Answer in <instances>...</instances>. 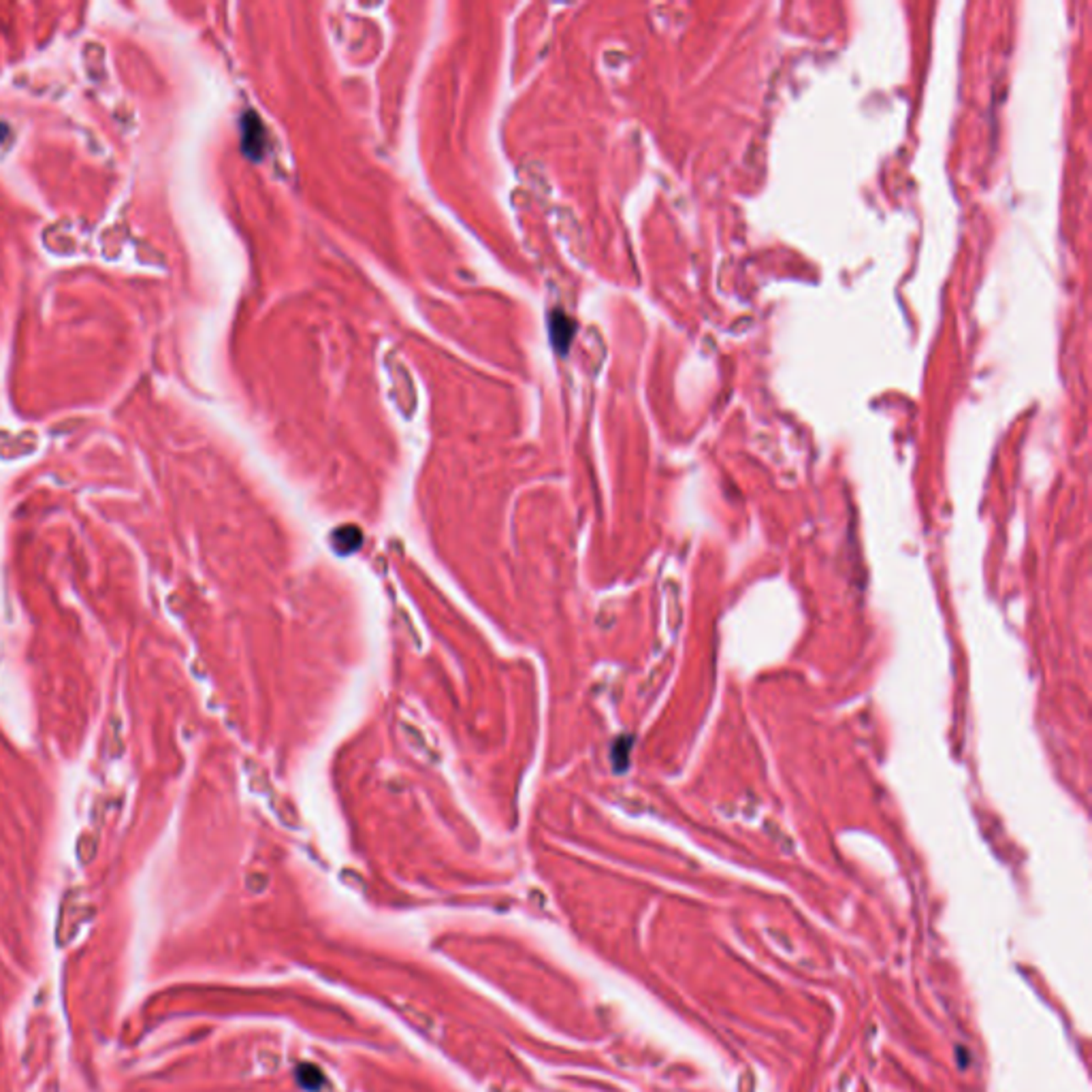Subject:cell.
I'll use <instances>...</instances> for the list:
<instances>
[{"label": "cell", "mask_w": 1092, "mask_h": 1092, "mask_svg": "<svg viewBox=\"0 0 1092 1092\" xmlns=\"http://www.w3.org/2000/svg\"><path fill=\"white\" fill-rule=\"evenodd\" d=\"M267 133L261 118L254 112L244 113L241 118V150L250 160H261L265 154Z\"/></svg>", "instance_id": "cell-1"}, {"label": "cell", "mask_w": 1092, "mask_h": 1092, "mask_svg": "<svg viewBox=\"0 0 1092 1092\" xmlns=\"http://www.w3.org/2000/svg\"><path fill=\"white\" fill-rule=\"evenodd\" d=\"M574 331H576V324H574V320L568 314H564L561 310H553L549 314V335H551L553 348L560 355L568 352L570 344L574 339Z\"/></svg>", "instance_id": "cell-2"}, {"label": "cell", "mask_w": 1092, "mask_h": 1092, "mask_svg": "<svg viewBox=\"0 0 1092 1092\" xmlns=\"http://www.w3.org/2000/svg\"><path fill=\"white\" fill-rule=\"evenodd\" d=\"M320 1079H323L320 1078V1071L314 1069V1067H301L299 1069V1082L303 1084V1088L314 1090V1088L320 1086Z\"/></svg>", "instance_id": "cell-3"}]
</instances>
